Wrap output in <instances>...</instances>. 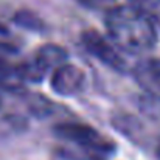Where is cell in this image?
I'll return each mask as SVG.
<instances>
[{
	"label": "cell",
	"instance_id": "1",
	"mask_svg": "<svg viewBox=\"0 0 160 160\" xmlns=\"http://www.w3.org/2000/svg\"><path fill=\"white\" fill-rule=\"evenodd\" d=\"M106 28L110 41L123 52L140 54L157 44V25L135 5H118L106 12Z\"/></svg>",
	"mask_w": 160,
	"mask_h": 160
},
{
	"label": "cell",
	"instance_id": "2",
	"mask_svg": "<svg viewBox=\"0 0 160 160\" xmlns=\"http://www.w3.org/2000/svg\"><path fill=\"white\" fill-rule=\"evenodd\" d=\"M54 134L93 156H106L113 151L110 140L103 137L98 131L81 123H61L54 128Z\"/></svg>",
	"mask_w": 160,
	"mask_h": 160
},
{
	"label": "cell",
	"instance_id": "3",
	"mask_svg": "<svg viewBox=\"0 0 160 160\" xmlns=\"http://www.w3.org/2000/svg\"><path fill=\"white\" fill-rule=\"evenodd\" d=\"M67 52L53 44H47L39 47L27 61L19 64L23 81L28 82H41L50 70H56L59 65L65 64Z\"/></svg>",
	"mask_w": 160,
	"mask_h": 160
},
{
	"label": "cell",
	"instance_id": "4",
	"mask_svg": "<svg viewBox=\"0 0 160 160\" xmlns=\"http://www.w3.org/2000/svg\"><path fill=\"white\" fill-rule=\"evenodd\" d=\"M81 41H82L84 48L92 56H95L98 61L106 64L107 67H110L113 70H118V72H123L126 68L124 59L121 58V54L118 53L117 48H113L115 44H110L97 30L84 31L82 36H81Z\"/></svg>",
	"mask_w": 160,
	"mask_h": 160
},
{
	"label": "cell",
	"instance_id": "5",
	"mask_svg": "<svg viewBox=\"0 0 160 160\" xmlns=\"http://www.w3.org/2000/svg\"><path fill=\"white\" fill-rule=\"evenodd\" d=\"M86 87L84 72L73 64H62L54 70L52 76V89L58 95L72 97Z\"/></svg>",
	"mask_w": 160,
	"mask_h": 160
},
{
	"label": "cell",
	"instance_id": "6",
	"mask_svg": "<svg viewBox=\"0 0 160 160\" xmlns=\"http://www.w3.org/2000/svg\"><path fill=\"white\" fill-rule=\"evenodd\" d=\"M134 78L140 87L160 103V59H143L134 68Z\"/></svg>",
	"mask_w": 160,
	"mask_h": 160
},
{
	"label": "cell",
	"instance_id": "7",
	"mask_svg": "<svg viewBox=\"0 0 160 160\" xmlns=\"http://www.w3.org/2000/svg\"><path fill=\"white\" fill-rule=\"evenodd\" d=\"M23 78L19 64H12L9 59H0V87L5 90L16 92L22 87Z\"/></svg>",
	"mask_w": 160,
	"mask_h": 160
},
{
	"label": "cell",
	"instance_id": "8",
	"mask_svg": "<svg viewBox=\"0 0 160 160\" xmlns=\"http://www.w3.org/2000/svg\"><path fill=\"white\" fill-rule=\"evenodd\" d=\"M131 3L145 11L160 28V0H131Z\"/></svg>",
	"mask_w": 160,
	"mask_h": 160
},
{
	"label": "cell",
	"instance_id": "9",
	"mask_svg": "<svg viewBox=\"0 0 160 160\" xmlns=\"http://www.w3.org/2000/svg\"><path fill=\"white\" fill-rule=\"evenodd\" d=\"M14 20L17 25L28 28V30H41L42 28V20L30 11H19L14 16Z\"/></svg>",
	"mask_w": 160,
	"mask_h": 160
},
{
	"label": "cell",
	"instance_id": "10",
	"mask_svg": "<svg viewBox=\"0 0 160 160\" xmlns=\"http://www.w3.org/2000/svg\"><path fill=\"white\" fill-rule=\"evenodd\" d=\"M76 2L90 9H110L115 6L117 0H76Z\"/></svg>",
	"mask_w": 160,
	"mask_h": 160
},
{
	"label": "cell",
	"instance_id": "11",
	"mask_svg": "<svg viewBox=\"0 0 160 160\" xmlns=\"http://www.w3.org/2000/svg\"><path fill=\"white\" fill-rule=\"evenodd\" d=\"M16 48L9 44H5V42H0V59H9L12 54H16Z\"/></svg>",
	"mask_w": 160,
	"mask_h": 160
},
{
	"label": "cell",
	"instance_id": "12",
	"mask_svg": "<svg viewBox=\"0 0 160 160\" xmlns=\"http://www.w3.org/2000/svg\"><path fill=\"white\" fill-rule=\"evenodd\" d=\"M6 33H8V28H6V27H5V25L0 22V34H6Z\"/></svg>",
	"mask_w": 160,
	"mask_h": 160
},
{
	"label": "cell",
	"instance_id": "13",
	"mask_svg": "<svg viewBox=\"0 0 160 160\" xmlns=\"http://www.w3.org/2000/svg\"><path fill=\"white\" fill-rule=\"evenodd\" d=\"M157 156H159V160H160V145H159V148H157Z\"/></svg>",
	"mask_w": 160,
	"mask_h": 160
},
{
	"label": "cell",
	"instance_id": "14",
	"mask_svg": "<svg viewBox=\"0 0 160 160\" xmlns=\"http://www.w3.org/2000/svg\"><path fill=\"white\" fill-rule=\"evenodd\" d=\"M0 106H2V97H0Z\"/></svg>",
	"mask_w": 160,
	"mask_h": 160
}]
</instances>
